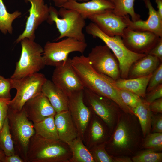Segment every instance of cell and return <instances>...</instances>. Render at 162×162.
Wrapping results in <instances>:
<instances>
[{"label": "cell", "instance_id": "60d3db41", "mask_svg": "<svg viewBox=\"0 0 162 162\" xmlns=\"http://www.w3.org/2000/svg\"><path fill=\"white\" fill-rule=\"evenodd\" d=\"M149 107L152 112L156 113H161L162 98L156 99L149 104Z\"/></svg>", "mask_w": 162, "mask_h": 162}, {"label": "cell", "instance_id": "e575fe53", "mask_svg": "<svg viewBox=\"0 0 162 162\" xmlns=\"http://www.w3.org/2000/svg\"><path fill=\"white\" fill-rule=\"evenodd\" d=\"M13 88L12 79L0 75V98L10 100V91Z\"/></svg>", "mask_w": 162, "mask_h": 162}, {"label": "cell", "instance_id": "e0dca14e", "mask_svg": "<svg viewBox=\"0 0 162 162\" xmlns=\"http://www.w3.org/2000/svg\"><path fill=\"white\" fill-rule=\"evenodd\" d=\"M146 8L148 10V17L146 20L141 19L133 21L128 15L123 17L127 28L137 31L153 32L162 37V18L153 7L150 0H144Z\"/></svg>", "mask_w": 162, "mask_h": 162}, {"label": "cell", "instance_id": "484cf974", "mask_svg": "<svg viewBox=\"0 0 162 162\" xmlns=\"http://www.w3.org/2000/svg\"><path fill=\"white\" fill-rule=\"evenodd\" d=\"M54 116L48 117L39 122L34 123L35 134L49 140H59L54 122Z\"/></svg>", "mask_w": 162, "mask_h": 162}, {"label": "cell", "instance_id": "603a6c76", "mask_svg": "<svg viewBox=\"0 0 162 162\" xmlns=\"http://www.w3.org/2000/svg\"><path fill=\"white\" fill-rule=\"evenodd\" d=\"M152 73L148 75L132 79L121 78L115 80L119 89L127 90L135 93L141 98H145L146 89Z\"/></svg>", "mask_w": 162, "mask_h": 162}, {"label": "cell", "instance_id": "d6a6232c", "mask_svg": "<svg viewBox=\"0 0 162 162\" xmlns=\"http://www.w3.org/2000/svg\"><path fill=\"white\" fill-rule=\"evenodd\" d=\"M90 152L95 162H114L113 158L108 154L103 146H95Z\"/></svg>", "mask_w": 162, "mask_h": 162}, {"label": "cell", "instance_id": "ffe728a7", "mask_svg": "<svg viewBox=\"0 0 162 162\" xmlns=\"http://www.w3.org/2000/svg\"><path fill=\"white\" fill-rule=\"evenodd\" d=\"M54 122L59 139L66 143L78 136V131L69 110L56 113Z\"/></svg>", "mask_w": 162, "mask_h": 162}, {"label": "cell", "instance_id": "ac0fdd59", "mask_svg": "<svg viewBox=\"0 0 162 162\" xmlns=\"http://www.w3.org/2000/svg\"><path fill=\"white\" fill-rule=\"evenodd\" d=\"M23 107L28 118L33 123L55 116L56 113L48 98L42 92L27 101Z\"/></svg>", "mask_w": 162, "mask_h": 162}, {"label": "cell", "instance_id": "52a82bcc", "mask_svg": "<svg viewBox=\"0 0 162 162\" xmlns=\"http://www.w3.org/2000/svg\"><path fill=\"white\" fill-rule=\"evenodd\" d=\"M11 79L13 88L16 90V93L9 103L8 109L14 111L20 110L27 101L41 92L42 86L47 80L44 74L38 72Z\"/></svg>", "mask_w": 162, "mask_h": 162}, {"label": "cell", "instance_id": "8d00e7d4", "mask_svg": "<svg viewBox=\"0 0 162 162\" xmlns=\"http://www.w3.org/2000/svg\"><path fill=\"white\" fill-rule=\"evenodd\" d=\"M162 98V84H161L146 93L145 98L146 101L150 104L153 101Z\"/></svg>", "mask_w": 162, "mask_h": 162}, {"label": "cell", "instance_id": "7c38bea8", "mask_svg": "<svg viewBox=\"0 0 162 162\" xmlns=\"http://www.w3.org/2000/svg\"><path fill=\"white\" fill-rule=\"evenodd\" d=\"M160 37L152 32L136 31L127 27L122 37L128 50L136 53L145 55L148 54L156 46Z\"/></svg>", "mask_w": 162, "mask_h": 162}, {"label": "cell", "instance_id": "f35d334b", "mask_svg": "<svg viewBox=\"0 0 162 162\" xmlns=\"http://www.w3.org/2000/svg\"><path fill=\"white\" fill-rule=\"evenodd\" d=\"M151 125L153 132L162 133V116L161 114L152 115Z\"/></svg>", "mask_w": 162, "mask_h": 162}, {"label": "cell", "instance_id": "836d02e7", "mask_svg": "<svg viewBox=\"0 0 162 162\" xmlns=\"http://www.w3.org/2000/svg\"><path fill=\"white\" fill-rule=\"evenodd\" d=\"M90 130V140L92 144L98 142L104 137L103 128L98 121L94 120L93 122Z\"/></svg>", "mask_w": 162, "mask_h": 162}, {"label": "cell", "instance_id": "8992f818", "mask_svg": "<svg viewBox=\"0 0 162 162\" xmlns=\"http://www.w3.org/2000/svg\"><path fill=\"white\" fill-rule=\"evenodd\" d=\"M22 51L10 78L17 79L38 72L46 65L43 56V48L34 40L25 38L20 41Z\"/></svg>", "mask_w": 162, "mask_h": 162}, {"label": "cell", "instance_id": "4dcf8cb0", "mask_svg": "<svg viewBox=\"0 0 162 162\" xmlns=\"http://www.w3.org/2000/svg\"><path fill=\"white\" fill-rule=\"evenodd\" d=\"M132 159L134 162H161L162 154L148 150L132 157Z\"/></svg>", "mask_w": 162, "mask_h": 162}, {"label": "cell", "instance_id": "5b68a950", "mask_svg": "<svg viewBox=\"0 0 162 162\" xmlns=\"http://www.w3.org/2000/svg\"><path fill=\"white\" fill-rule=\"evenodd\" d=\"M7 117L16 153L27 162L30 141L35 134L33 123L28 118L23 107L18 111L8 109Z\"/></svg>", "mask_w": 162, "mask_h": 162}, {"label": "cell", "instance_id": "bcb514c9", "mask_svg": "<svg viewBox=\"0 0 162 162\" xmlns=\"http://www.w3.org/2000/svg\"><path fill=\"white\" fill-rule=\"evenodd\" d=\"M6 155L3 151L0 149V162H4Z\"/></svg>", "mask_w": 162, "mask_h": 162}, {"label": "cell", "instance_id": "7a4b0ae2", "mask_svg": "<svg viewBox=\"0 0 162 162\" xmlns=\"http://www.w3.org/2000/svg\"><path fill=\"white\" fill-rule=\"evenodd\" d=\"M71 156L67 143L60 140L44 138L35 134L30 141L27 162H69Z\"/></svg>", "mask_w": 162, "mask_h": 162}, {"label": "cell", "instance_id": "30bf717a", "mask_svg": "<svg viewBox=\"0 0 162 162\" xmlns=\"http://www.w3.org/2000/svg\"><path fill=\"white\" fill-rule=\"evenodd\" d=\"M86 105L99 116L110 128L113 127L119 106L112 100L96 94L88 89L83 90Z\"/></svg>", "mask_w": 162, "mask_h": 162}, {"label": "cell", "instance_id": "277c9868", "mask_svg": "<svg viewBox=\"0 0 162 162\" xmlns=\"http://www.w3.org/2000/svg\"><path fill=\"white\" fill-rule=\"evenodd\" d=\"M86 31L93 38H98L101 40L113 53L119 62L121 78L127 79L132 65L146 55L137 54L130 51L124 45L121 36H109L92 22L86 26Z\"/></svg>", "mask_w": 162, "mask_h": 162}, {"label": "cell", "instance_id": "74e56055", "mask_svg": "<svg viewBox=\"0 0 162 162\" xmlns=\"http://www.w3.org/2000/svg\"><path fill=\"white\" fill-rule=\"evenodd\" d=\"M10 100L0 98V130L7 116L8 105Z\"/></svg>", "mask_w": 162, "mask_h": 162}, {"label": "cell", "instance_id": "ab89813d", "mask_svg": "<svg viewBox=\"0 0 162 162\" xmlns=\"http://www.w3.org/2000/svg\"><path fill=\"white\" fill-rule=\"evenodd\" d=\"M148 54L157 58L162 62V37H160L157 44Z\"/></svg>", "mask_w": 162, "mask_h": 162}, {"label": "cell", "instance_id": "f546056e", "mask_svg": "<svg viewBox=\"0 0 162 162\" xmlns=\"http://www.w3.org/2000/svg\"><path fill=\"white\" fill-rule=\"evenodd\" d=\"M144 148L148 150L161 151L162 149V133L153 132L148 134L143 145Z\"/></svg>", "mask_w": 162, "mask_h": 162}, {"label": "cell", "instance_id": "d590c367", "mask_svg": "<svg viewBox=\"0 0 162 162\" xmlns=\"http://www.w3.org/2000/svg\"><path fill=\"white\" fill-rule=\"evenodd\" d=\"M162 84V63L153 72L146 89V93Z\"/></svg>", "mask_w": 162, "mask_h": 162}, {"label": "cell", "instance_id": "83f0119b", "mask_svg": "<svg viewBox=\"0 0 162 162\" xmlns=\"http://www.w3.org/2000/svg\"><path fill=\"white\" fill-rule=\"evenodd\" d=\"M0 149L7 156L16 153L7 116L0 130Z\"/></svg>", "mask_w": 162, "mask_h": 162}, {"label": "cell", "instance_id": "3957f363", "mask_svg": "<svg viewBox=\"0 0 162 162\" xmlns=\"http://www.w3.org/2000/svg\"><path fill=\"white\" fill-rule=\"evenodd\" d=\"M49 16L47 22H54L60 35L55 40L70 38L86 42L83 29L86 26L85 19L77 11L61 7L58 11L52 6L49 7Z\"/></svg>", "mask_w": 162, "mask_h": 162}, {"label": "cell", "instance_id": "ee69618b", "mask_svg": "<svg viewBox=\"0 0 162 162\" xmlns=\"http://www.w3.org/2000/svg\"><path fill=\"white\" fill-rule=\"evenodd\" d=\"M114 162H130L132 161L130 159L126 157H115L113 158Z\"/></svg>", "mask_w": 162, "mask_h": 162}, {"label": "cell", "instance_id": "9c48e42d", "mask_svg": "<svg viewBox=\"0 0 162 162\" xmlns=\"http://www.w3.org/2000/svg\"><path fill=\"white\" fill-rule=\"evenodd\" d=\"M87 57L92 67L98 72L115 80L120 78L118 61L106 45L93 47Z\"/></svg>", "mask_w": 162, "mask_h": 162}, {"label": "cell", "instance_id": "8fae6325", "mask_svg": "<svg viewBox=\"0 0 162 162\" xmlns=\"http://www.w3.org/2000/svg\"><path fill=\"white\" fill-rule=\"evenodd\" d=\"M55 67L52 81L68 96L84 90V87L72 66L71 58H68Z\"/></svg>", "mask_w": 162, "mask_h": 162}, {"label": "cell", "instance_id": "f1b7e54d", "mask_svg": "<svg viewBox=\"0 0 162 162\" xmlns=\"http://www.w3.org/2000/svg\"><path fill=\"white\" fill-rule=\"evenodd\" d=\"M21 15L18 10L12 13H8L3 0H0V31L3 34L13 32L12 23L13 21Z\"/></svg>", "mask_w": 162, "mask_h": 162}, {"label": "cell", "instance_id": "d6986e66", "mask_svg": "<svg viewBox=\"0 0 162 162\" xmlns=\"http://www.w3.org/2000/svg\"><path fill=\"white\" fill-rule=\"evenodd\" d=\"M62 7L77 11L86 19L90 16L112 10L114 4L108 0H90L82 3L69 0Z\"/></svg>", "mask_w": 162, "mask_h": 162}, {"label": "cell", "instance_id": "2e32d148", "mask_svg": "<svg viewBox=\"0 0 162 162\" xmlns=\"http://www.w3.org/2000/svg\"><path fill=\"white\" fill-rule=\"evenodd\" d=\"M112 10L90 16L88 19L95 24L106 34L110 36L122 37L127 27L123 17L117 16Z\"/></svg>", "mask_w": 162, "mask_h": 162}, {"label": "cell", "instance_id": "7dc6e473", "mask_svg": "<svg viewBox=\"0 0 162 162\" xmlns=\"http://www.w3.org/2000/svg\"><path fill=\"white\" fill-rule=\"evenodd\" d=\"M112 2H113V1H114V0H108Z\"/></svg>", "mask_w": 162, "mask_h": 162}, {"label": "cell", "instance_id": "9a60e30c", "mask_svg": "<svg viewBox=\"0 0 162 162\" xmlns=\"http://www.w3.org/2000/svg\"><path fill=\"white\" fill-rule=\"evenodd\" d=\"M68 110L77 128L78 137L84 139L91 115V110L84 100L83 90L68 96Z\"/></svg>", "mask_w": 162, "mask_h": 162}, {"label": "cell", "instance_id": "7bdbcfd3", "mask_svg": "<svg viewBox=\"0 0 162 162\" xmlns=\"http://www.w3.org/2000/svg\"><path fill=\"white\" fill-rule=\"evenodd\" d=\"M69 0H52L55 6L57 7L60 8ZM76 1H82L86 2L90 0H73Z\"/></svg>", "mask_w": 162, "mask_h": 162}, {"label": "cell", "instance_id": "4316f807", "mask_svg": "<svg viewBox=\"0 0 162 162\" xmlns=\"http://www.w3.org/2000/svg\"><path fill=\"white\" fill-rule=\"evenodd\" d=\"M135 0H114L113 2L114 8L112 10L116 15L124 17L130 15L131 21H135L140 19V16L134 10Z\"/></svg>", "mask_w": 162, "mask_h": 162}, {"label": "cell", "instance_id": "ba28073f", "mask_svg": "<svg viewBox=\"0 0 162 162\" xmlns=\"http://www.w3.org/2000/svg\"><path fill=\"white\" fill-rule=\"evenodd\" d=\"M87 46L86 42L66 38L58 42L47 41L43 48V56L46 65L55 67L66 61L74 52L83 53Z\"/></svg>", "mask_w": 162, "mask_h": 162}, {"label": "cell", "instance_id": "44dd1931", "mask_svg": "<svg viewBox=\"0 0 162 162\" xmlns=\"http://www.w3.org/2000/svg\"><path fill=\"white\" fill-rule=\"evenodd\" d=\"M41 92L48 98L56 113L68 110V96L52 81L47 80Z\"/></svg>", "mask_w": 162, "mask_h": 162}, {"label": "cell", "instance_id": "7402d4cb", "mask_svg": "<svg viewBox=\"0 0 162 162\" xmlns=\"http://www.w3.org/2000/svg\"><path fill=\"white\" fill-rule=\"evenodd\" d=\"M161 63L162 62L157 58L146 55L132 65L127 79L142 77L152 74Z\"/></svg>", "mask_w": 162, "mask_h": 162}, {"label": "cell", "instance_id": "4fadbf2b", "mask_svg": "<svg viewBox=\"0 0 162 162\" xmlns=\"http://www.w3.org/2000/svg\"><path fill=\"white\" fill-rule=\"evenodd\" d=\"M126 117L119 120L113 134L111 147L115 154L125 153L134 147L138 139L137 131Z\"/></svg>", "mask_w": 162, "mask_h": 162}, {"label": "cell", "instance_id": "6da1fadb", "mask_svg": "<svg viewBox=\"0 0 162 162\" xmlns=\"http://www.w3.org/2000/svg\"><path fill=\"white\" fill-rule=\"evenodd\" d=\"M71 62L74 70L84 88L112 100L125 112L134 114L123 101L115 80L95 70L87 57L75 56L71 59Z\"/></svg>", "mask_w": 162, "mask_h": 162}, {"label": "cell", "instance_id": "d4e9b609", "mask_svg": "<svg viewBox=\"0 0 162 162\" xmlns=\"http://www.w3.org/2000/svg\"><path fill=\"white\" fill-rule=\"evenodd\" d=\"M149 104L145 99L142 100L137 106L132 110L139 119L144 137L149 134L151 127L152 113Z\"/></svg>", "mask_w": 162, "mask_h": 162}, {"label": "cell", "instance_id": "cb8c5ba5", "mask_svg": "<svg viewBox=\"0 0 162 162\" xmlns=\"http://www.w3.org/2000/svg\"><path fill=\"white\" fill-rule=\"evenodd\" d=\"M67 144L72 153L69 162H95L90 151L84 145L80 137L78 136Z\"/></svg>", "mask_w": 162, "mask_h": 162}, {"label": "cell", "instance_id": "5bb4252c", "mask_svg": "<svg viewBox=\"0 0 162 162\" xmlns=\"http://www.w3.org/2000/svg\"><path fill=\"white\" fill-rule=\"evenodd\" d=\"M24 0L26 2H29L31 7L28 10L29 15L27 18L25 29L16 39V42L17 43L25 38L34 40L36 30L43 22L47 21L49 18V7L45 4L44 0Z\"/></svg>", "mask_w": 162, "mask_h": 162}, {"label": "cell", "instance_id": "b9f144b4", "mask_svg": "<svg viewBox=\"0 0 162 162\" xmlns=\"http://www.w3.org/2000/svg\"><path fill=\"white\" fill-rule=\"evenodd\" d=\"M4 162H25V161L19 155L15 153L9 156H6Z\"/></svg>", "mask_w": 162, "mask_h": 162}, {"label": "cell", "instance_id": "f6af8a7d", "mask_svg": "<svg viewBox=\"0 0 162 162\" xmlns=\"http://www.w3.org/2000/svg\"><path fill=\"white\" fill-rule=\"evenodd\" d=\"M155 2L157 4V11L162 18V0H155Z\"/></svg>", "mask_w": 162, "mask_h": 162}, {"label": "cell", "instance_id": "1f68e13d", "mask_svg": "<svg viewBox=\"0 0 162 162\" xmlns=\"http://www.w3.org/2000/svg\"><path fill=\"white\" fill-rule=\"evenodd\" d=\"M120 93L124 103L132 111L142 100L141 98L138 95L127 90L120 89Z\"/></svg>", "mask_w": 162, "mask_h": 162}]
</instances>
